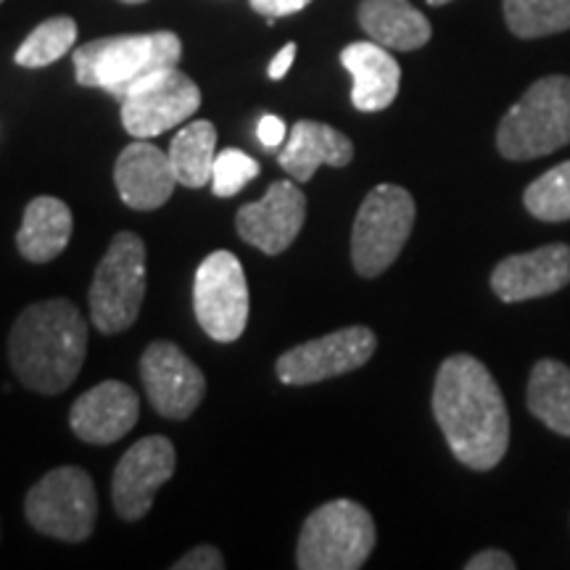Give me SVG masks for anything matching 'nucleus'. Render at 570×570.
<instances>
[{
  "mask_svg": "<svg viewBox=\"0 0 570 570\" xmlns=\"http://www.w3.org/2000/svg\"><path fill=\"white\" fill-rule=\"evenodd\" d=\"M415 198L402 185H375L356 212L352 265L362 277H377L394 265L415 227Z\"/></svg>",
  "mask_w": 570,
  "mask_h": 570,
  "instance_id": "0eeeda50",
  "label": "nucleus"
},
{
  "mask_svg": "<svg viewBox=\"0 0 570 570\" xmlns=\"http://www.w3.org/2000/svg\"><path fill=\"white\" fill-rule=\"evenodd\" d=\"M312 0H252V9L262 17L269 19H281V17H291V13H298L306 9Z\"/></svg>",
  "mask_w": 570,
  "mask_h": 570,
  "instance_id": "c85d7f7f",
  "label": "nucleus"
},
{
  "mask_svg": "<svg viewBox=\"0 0 570 570\" xmlns=\"http://www.w3.org/2000/svg\"><path fill=\"white\" fill-rule=\"evenodd\" d=\"M354 159V142L336 127L302 119L291 127L288 142L277 156V164L298 183H309L323 164L327 167H346Z\"/></svg>",
  "mask_w": 570,
  "mask_h": 570,
  "instance_id": "6ab92c4d",
  "label": "nucleus"
},
{
  "mask_svg": "<svg viewBox=\"0 0 570 570\" xmlns=\"http://www.w3.org/2000/svg\"><path fill=\"white\" fill-rule=\"evenodd\" d=\"M510 32L523 40L570 30V0H502Z\"/></svg>",
  "mask_w": 570,
  "mask_h": 570,
  "instance_id": "b1692460",
  "label": "nucleus"
},
{
  "mask_svg": "<svg viewBox=\"0 0 570 570\" xmlns=\"http://www.w3.org/2000/svg\"><path fill=\"white\" fill-rule=\"evenodd\" d=\"M146 298V244L135 233H117L90 285V320L106 336L135 325Z\"/></svg>",
  "mask_w": 570,
  "mask_h": 570,
  "instance_id": "423d86ee",
  "label": "nucleus"
},
{
  "mask_svg": "<svg viewBox=\"0 0 570 570\" xmlns=\"http://www.w3.org/2000/svg\"><path fill=\"white\" fill-rule=\"evenodd\" d=\"M202 90L180 69H164L142 80L122 98V125L132 138L146 140L194 117Z\"/></svg>",
  "mask_w": 570,
  "mask_h": 570,
  "instance_id": "9d476101",
  "label": "nucleus"
},
{
  "mask_svg": "<svg viewBox=\"0 0 570 570\" xmlns=\"http://www.w3.org/2000/svg\"><path fill=\"white\" fill-rule=\"evenodd\" d=\"M180 59L183 40L167 30L98 38L71 53L77 82L82 88L106 90L119 101L156 71L175 69Z\"/></svg>",
  "mask_w": 570,
  "mask_h": 570,
  "instance_id": "7ed1b4c3",
  "label": "nucleus"
},
{
  "mask_svg": "<svg viewBox=\"0 0 570 570\" xmlns=\"http://www.w3.org/2000/svg\"><path fill=\"white\" fill-rule=\"evenodd\" d=\"M531 415L550 431L570 436V367L558 360H539L525 391Z\"/></svg>",
  "mask_w": 570,
  "mask_h": 570,
  "instance_id": "4be33fe9",
  "label": "nucleus"
},
{
  "mask_svg": "<svg viewBox=\"0 0 570 570\" xmlns=\"http://www.w3.org/2000/svg\"><path fill=\"white\" fill-rule=\"evenodd\" d=\"M175 444L167 436H146L127 449L111 479V499L119 518H146L156 491L175 475Z\"/></svg>",
  "mask_w": 570,
  "mask_h": 570,
  "instance_id": "ddd939ff",
  "label": "nucleus"
},
{
  "mask_svg": "<svg viewBox=\"0 0 570 570\" xmlns=\"http://www.w3.org/2000/svg\"><path fill=\"white\" fill-rule=\"evenodd\" d=\"M71 227V209L61 198L38 196L27 204L21 227L17 233V248L32 265H48L69 246Z\"/></svg>",
  "mask_w": 570,
  "mask_h": 570,
  "instance_id": "aec40b11",
  "label": "nucleus"
},
{
  "mask_svg": "<svg viewBox=\"0 0 570 570\" xmlns=\"http://www.w3.org/2000/svg\"><path fill=\"white\" fill-rule=\"evenodd\" d=\"M194 309L204 333L219 344L244 336L248 323V283L238 256L214 252L196 269Z\"/></svg>",
  "mask_w": 570,
  "mask_h": 570,
  "instance_id": "1a4fd4ad",
  "label": "nucleus"
},
{
  "mask_svg": "<svg viewBox=\"0 0 570 570\" xmlns=\"http://www.w3.org/2000/svg\"><path fill=\"white\" fill-rule=\"evenodd\" d=\"M341 63L352 75V104L356 111H383L396 101L402 69L389 48L377 46L375 40L352 42L341 51Z\"/></svg>",
  "mask_w": 570,
  "mask_h": 570,
  "instance_id": "a211bd4d",
  "label": "nucleus"
},
{
  "mask_svg": "<svg viewBox=\"0 0 570 570\" xmlns=\"http://www.w3.org/2000/svg\"><path fill=\"white\" fill-rule=\"evenodd\" d=\"M77 21L71 17H53L27 35V40L17 48L13 61L24 69H42L48 63L67 56L77 42Z\"/></svg>",
  "mask_w": 570,
  "mask_h": 570,
  "instance_id": "393cba45",
  "label": "nucleus"
},
{
  "mask_svg": "<svg viewBox=\"0 0 570 570\" xmlns=\"http://www.w3.org/2000/svg\"><path fill=\"white\" fill-rule=\"evenodd\" d=\"M0 3H3V0H0Z\"/></svg>",
  "mask_w": 570,
  "mask_h": 570,
  "instance_id": "f704fd0d",
  "label": "nucleus"
},
{
  "mask_svg": "<svg viewBox=\"0 0 570 570\" xmlns=\"http://www.w3.org/2000/svg\"><path fill=\"white\" fill-rule=\"evenodd\" d=\"M256 135H259V142L265 148H277L285 140L283 119L275 117V114H265L259 119V127H256Z\"/></svg>",
  "mask_w": 570,
  "mask_h": 570,
  "instance_id": "7c9ffc66",
  "label": "nucleus"
},
{
  "mask_svg": "<svg viewBox=\"0 0 570 570\" xmlns=\"http://www.w3.org/2000/svg\"><path fill=\"white\" fill-rule=\"evenodd\" d=\"M140 417L138 391L127 383L104 381L71 404L69 425L85 444L106 446L125 439Z\"/></svg>",
  "mask_w": 570,
  "mask_h": 570,
  "instance_id": "2eb2a0df",
  "label": "nucleus"
},
{
  "mask_svg": "<svg viewBox=\"0 0 570 570\" xmlns=\"http://www.w3.org/2000/svg\"><path fill=\"white\" fill-rule=\"evenodd\" d=\"M169 159H173L177 183L185 188H204L212 183L214 159H217V130L206 119L185 125L173 138L169 146Z\"/></svg>",
  "mask_w": 570,
  "mask_h": 570,
  "instance_id": "5701e85b",
  "label": "nucleus"
},
{
  "mask_svg": "<svg viewBox=\"0 0 570 570\" xmlns=\"http://www.w3.org/2000/svg\"><path fill=\"white\" fill-rule=\"evenodd\" d=\"M362 30L389 51H417L431 40V21L407 0H362Z\"/></svg>",
  "mask_w": 570,
  "mask_h": 570,
  "instance_id": "412c9836",
  "label": "nucleus"
},
{
  "mask_svg": "<svg viewBox=\"0 0 570 570\" xmlns=\"http://www.w3.org/2000/svg\"><path fill=\"white\" fill-rule=\"evenodd\" d=\"M119 3H127V6H138V3H146V0H119Z\"/></svg>",
  "mask_w": 570,
  "mask_h": 570,
  "instance_id": "72a5a7b5",
  "label": "nucleus"
},
{
  "mask_svg": "<svg viewBox=\"0 0 570 570\" xmlns=\"http://www.w3.org/2000/svg\"><path fill=\"white\" fill-rule=\"evenodd\" d=\"M88 354V325L69 298L30 304L9 333L13 375L35 394H61L77 381Z\"/></svg>",
  "mask_w": 570,
  "mask_h": 570,
  "instance_id": "f03ea898",
  "label": "nucleus"
},
{
  "mask_svg": "<svg viewBox=\"0 0 570 570\" xmlns=\"http://www.w3.org/2000/svg\"><path fill=\"white\" fill-rule=\"evenodd\" d=\"M468 570H515V560L502 550H483L465 562Z\"/></svg>",
  "mask_w": 570,
  "mask_h": 570,
  "instance_id": "c756f323",
  "label": "nucleus"
},
{
  "mask_svg": "<svg viewBox=\"0 0 570 570\" xmlns=\"http://www.w3.org/2000/svg\"><path fill=\"white\" fill-rule=\"evenodd\" d=\"M570 142V77H541L504 114L497 148L504 159L525 161L560 151Z\"/></svg>",
  "mask_w": 570,
  "mask_h": 570,
  "instance_id": "20e7f679",
  "label": "nucleus"
},
{
  "mask_svg": "<svg viewBox=\"0 0 570 570\" xmlns=\"http://www.w3.org/2000/svg\"><path fill=\"white\" fill-rule=\"evenodd\" d=\"M531 217L541 223H568L570 219V161H562L533 180L523 194Z\"/></svg>",
  "mask_w": 570,
  "mask_h": 570,
  "instance_id": "a878e982",
  "label": "nucleus"
},
{
  "mask_svg": "<svg viewBox=\"0 0 570 570\" xmlns=\"http://www.w3.org/2000/svg\"><path fill=\"white\" fill-rule=\"evenodd\" d=\"M140 381L151 407L167 420H188L204 402L202 367L173 341H154L140 356Z\"/></svg>",
  "mask_w": 570,
  "mask_h": 570,
  "instance_id": "f8f14e48",
  "label": "nucleus"
},
{
  "mask_svg": "<svg viewBox=\"0 0 570 570\" xmlns=\"http://www.w3.org/2000/svg\"><path fill=\"white\" fill-rule=\"evenodd\" d=\"M570 283V246L550 244L502 259L491 273V291L504 304L558 294Z\"/></svg>",
  "mask_w": 570,
  "mask_h": 570,
  "instance_id": "dca6fc26",
  "label": "nucleus"
},
{
  "mask_svg": "<svg viewBox=\"0 0 570 570\" xmlns=\"http://www.w3.org/2000/svg\"><path fill=\"white\" fill-rule=\"evenodd\" d=\"M433 415L449 449L470 470H491L510 446V412L494 375L470 354H452L433 383Z\"/></svg>",
  "mask_w": 570,
  "mask_h": 570,
  "instance_id": "f257e3e1",
  "label": "nucleus"
},
{
  "mask_svg": "<svg viewBox=\"0 0 570 570\" xmlns=\"http://www.w3.org/2000/svg\"><path fill=\"white\" fill-rule=\"evenodd\" d=\"M227 566L225 554L212 544L194 547L190 552H185L180 560L175 562L173 570H223Z\"/></svg>",
  "mask_w": 570,
  "mask_h": 570,
  "instance_id": "cd10ccee",
  "label": "nucleus"
},
{
  "mask_svg": "<svg viewBox=\"0 0 570 570\" xmlns=\"http://www.w3.org/2000/svg\"><path fill=\"white\" fill-rule=\"evenodd\" d=\"M377 338L365 325L341 327L323 338L306 341L281 354L275 362V373L285 386H312L360 370L375 354Z\"/></svg>",
  "mask_w": 570,
  "mask_h": 570,
  "instance_id": "9b49d317",
  "label": "nucleus"
},
{
  "mask_svg": "<svg viewBox=\"0 0 570 570\" xmlns=\"http://www.w3.org/2000/svg\"><path fill=\"white\" fill-rule=\"evenodd\" d=\"M306 219V196L291 180H277L259 202L240 206L235 230L248 246L269 256L283 254L302 233Z\"/></svg>",
  "mask_w": 570,
  "mask_h": 570,
  "instance_id": "4468645a",
  "label": "nucleus"
},
{
  "mask_svg": "<svg viewBox=\"0 0 570 570\" xmlns=\"http://www.w3.org/2000/svg\"><path fill=\"white\" fill-rule=\"evenodd\" d=\"M27 523L42 537L85 541L98 520V497L88 470L63 465L46 473L24 497Z\"/></svg>",
  "mask_w": 570,
  "mask_h": 570,
  "instance_id": "6e6552de",
  "label": "nucleus"
},
{
  "mask_svg": "<svg viewBox=\"0 0 570 570\" xmlns=\"http://www.w3.org/2000/svg\"><path fill=\"white\" fill-rule=\"evenodd\" d=\"M452 3V0H428V6H446Z\"/></svg>",
  "mask_w": 570,
  "mask_h": 570,
  "instance_id": "473e14b6",
  "label": "nucleus"
},
{
  "mask_svg": "<svg viewBox=\"0 0 570 570\" xmlns=\"http://www.w3.org/2000/svg\"><path fill=\"white\" fill-rule=\"evenodd\" d=\"M375 550L373 515L352 499H333L304 520L296 544L302 570H356Z\"/></svg>",
  "mask_w": 570,
  "mask_h": 570,
  "instance_id": "39448f33",
  "label": "nucleus"
},
{
  "mask_svg": "<svg viewBox=\"0 0 570 570\" xmlns=\"http://www.w3.org/2000/svg\"><path fill=\"white\" fill-rule=\"evenodd\" d=\"M259 175V164L252 156L238 151V148H225L217 154L212 169V190L214 196L230 198L246 188L248 180Z\"/></svg>",
  "mask_w": 570,
  "mask_h": 570,
  "instance_id": "bb28decb",
  "label": "nucleus"
},
{
  "mask_svg": "<svg viewBox=\"0 0 570 570\" xmlns=\"http://www.w3.org/2000/svg\"><path fill=\"white\" fill-rule=\"evenodd\" d=\"M119 198L135 212H154L173 198L177 183L173 159L148 140H135L114 164Z\"/></svg>",
  "mask_w": 570,
  "mask_h": 570,
  "instance_id": "f3484780",
  "label": "nucleus"
},
{
  "mask_svg": "<svg viewBox=\"0 0 570 570\" xmlns=\"http://www.w3.org/2000/svg\"><path fill=\"white\" fill-rule=\"evenodd\" d=\"M294 59H296V42H288V46L281 48V53L275 56L273 63H269L267 69L269 80H283V77L288 75V69L294 67Z\"/></svg>",
  "mask_w": 570,
  "mask_h": 570,
  "instance_id": "2f4dec72",
  "label": "nucleus"
}]
</instances>
